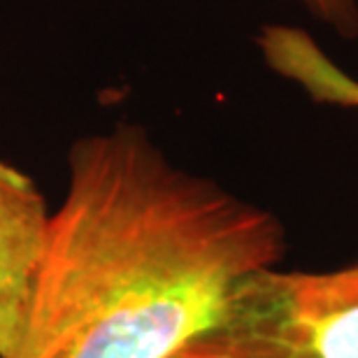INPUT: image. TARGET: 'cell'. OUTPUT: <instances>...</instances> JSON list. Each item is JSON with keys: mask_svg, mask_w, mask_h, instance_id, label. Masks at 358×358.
I'll list each match as a JSON object with an SVG mask.
<instances>
[{"mask_svg": "<svg viewBox=\"0 0 358 358\" xmlns=\"http://www.w3.org/2000/svg\"><path fill=\"white\" fill-rule=\"evenodd\" d=\"M173 358H358V266L249 272Z\"/></svg>", "mask_w": 358, "mask_h": 358, "instance_id": "obj_2", "label": "cell"}, {"mask_svg": "<svg viewBox=\"0 0 358 358\" xmlns=\"http://www.w3.org/2000/svg\"><path fill=\"white\" fill-rule=\"evenodd\" d=\"M331 103L340 107H358V80H354L352 75L342 70V73L335 77Z\"/></svg>", "mask_w": 358, "mask_h": 358, "instance_id": "obj_5", "label": "cell"}, {"mask_svg": "<svg viewBox=\"0 0 358 358\" xmlns=\"http://www.w3.org/2000/svg\"><path fill=\"white\" fill-rule=\"evenodd\" d=\"M49 221L33 179L0 159V358H17L24 342Z\"/></svg>", "mask_w": 358, "mask_h": 358, "instance_id": "obj_3", "label": "cell"}, {"mask_svg": "<svg viewBox=\"0 0 358 358\" xmlns=\"http://www.w3.org/2000/svg\"><path fill=\"white\" fill-rule=\"evenodd\" d=\"M284 252L275 214L179 168L142 126L84 135L17 358H173Z\"/></svg>", "mask_w": 358, "mask_h": 358, "instance_id": "obj_1", "label": "cell"}, {"mask_svg": "<svg viewBox=\"0 0 358 358\" xmlns=\"http://www.w3.org/2000/svg\"><path fill=\"white\" fill-rule=\"evenodd\" d=\"M345 42L358 40V0H289Z\"/></svg>", "mask_w": 358, "mask_h": 358, "instance_id": "obj_4", "label": "cell"}]
</instances>
